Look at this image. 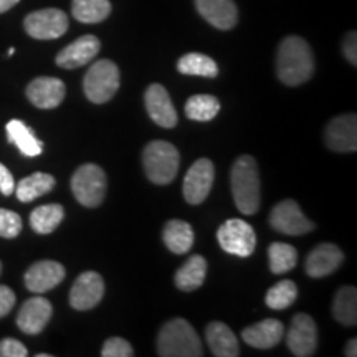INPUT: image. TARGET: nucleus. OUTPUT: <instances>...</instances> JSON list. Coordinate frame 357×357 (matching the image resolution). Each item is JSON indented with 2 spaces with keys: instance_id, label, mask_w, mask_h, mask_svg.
<instances>
[{
  "instance_id": "nucleus-23",
  "label": "nucleus",
  "mask_w": 357,
  "mask_h": 357,
  "mask_svg": "<svg viewBox=\"0 0 357 357\" xmlns=\"http://www.w3.org/2000/svg\"><path fill=\"white\" fill-rule=\"evenodd\" d=\"M7 136L8 141L12 144L19 147V151L26 158H35V155H40L43 151V142L37 139L32 129L20 119H12V121L7 123Z\"/></svg>"
},
{
  "instance_id": "nucleus-4",
  "label": "nucleus",
  "mask_w": 357,
  "mask_h": 357,
  "mask_svg": "<svg viewBox=\"0 0 357 357\" xmlns=\"http://www.w3.org/2000/svg\"><path fill=\"white\" fill-rule=\"evenodd\" d=\"M146 176L153 184L166 185L176 178L181 155L176 146L167 141H153L144 147L142 153Z\"/></svg>"
},
{
  "instance_id": "nucleus-16",
  "label": "nucleus",
  "mask_w": 357,
  "mask_h": 357,
  "mask_svg": "<svg viewBox=\"0 0 357 357\" xmlns=\"http://www.w3.org/2000/svg\"><path fill=\"white\" fill-rule=\"evenodd\" d=\"M65 83L58 78L40 77L26 86V98L40 109L58 108L65 100Z\"/></svg>"
},
{
  "instance_id": "nucleus-9",
  "label": "nucleus",
  "mask_w": 357,
  "mask_h": 357,
  "mask_svg": "<svg viewBox=\"0 0 357 357\" xmlns=\"http://www.w3.org/2000/svg\"><path fill=\"white\" fill-rule=\"evenodd\" d=\"M270 225L284 235H306L314 230V223L303 213L298 202L291 199L281 200L270 213Z\"/></svg>"
},
{
  "instance_id": "nucleus-22",
  "label": "nucleus",
  "mask_w": 357,
  "mask_h": 357,
  "mask_svg": "<svg viewBox=\"0 0 357 357\" xmlns=\"http://www.w3.org/2000/svg\"><path fill=\"white\" fill-rule=\"evenodd\" d=\"M205 339L211 347L212 354L217 357H236L240 356L238 339L225 323L213 321L205 329Z\"/></svg>"
},
{
  "instance_id": "nucleus-2",
  "label": "nucleus",
  "mask_w": 357,
  "mask_h": 357,
  "mask_svg": "<svg viewBox=\"0 0 357 357\" xmlns=\"http://www.w3.org/2000/svg\"><path fill=\"white\" fill-rule=\"evenodd\" d=\"M231 194L236 208L243 215H253L260 208V172L252 155H240L230 172Z\"/></svg>"
},
{
  "instance_id": "nucleus-42",
  "label": "nucleus",
  "mask_w": 357,
  "mask_h": 357,
  "mask_svg": "<svg viewBox=\"0 0 357 357\" xmlns=\"http://www.w3.org/2000/svg\"><path fill=\"white\" fill-rule=\"evenodd\" d=\"M13 53H15V48H10V50H8V56H12Z\"/></svg>"
},
{
  "instance_id": "nucleus-15",
  "label": "nucleus",
  "mask_w": 357,
  "mask_h": 357,
  "mask_svg": "<svg viewBox=\"0 0 357 357\" xmlns=\"http://www.w3.org/2000/svg\"><path fill=\"white\" fill-rule=\"evenodd\" d=\"M65 266L53 260L33 263L25 273V287L29 291L43 294L50 291L65 280Z\"/></svg>"
},
{
  "instance_id": "nucleus-8",
  "label": "nucleus",
  "mask_w": 357,
  "mask_h": 357,
  "mask_svg": "<svg viewBox=\"0 0 357 357\" xmlns=\"http://www.w3.org/2000/svg\"><path fill=\"white\" fill-rule=\"evenodd\" d=\"M68 15L60 8H43L29 13L24 20L25 32L37 40H55L68 30Z\"/></svg>"
},
{
  "instance_id": "nucleus-10",
  "label": "nucleus",
  "mask_w": 357,
  "mask_h": 357,
  "mask_svg": "<svg viewBox=\"0 0 357 357\" xmlns=\"http://www.w3.org/2000/svg\"><path fill=\"white\" fill-rule=\"evenodd\" d=\"M213 178H215V167L211 159H199L192 164L184 177V197L190 205L202 204L211 194Z\"/></svg>"
},
{
  "instance_id": "nucleus-28",
  "label": "nucleus",
  "mask_w": 357,
  "mask_h": 357,
  "mask_svg": "<svg viewBox=\"0 0 357 357\" xmlns=\"http://www.w3.org/2000/svg\"><path fill=\"white\" fill-rule=\"evenodd\" d=\"M65 217V211L60 204L40 205L30 213V227L40 235H48L60 225Z\"/></svg>"
},
{
  "instance_id": "nucleus-40",
  "label": "nucleus",
  "mask_w": 357,
  "mask_h": 357,
  "mask_svg": "<svg viewBox=\"0 0 357 357\" xmlns=\"http://www.w3.org/2000/svg\"><path fill=\"white\" fill-rule=\"evenodd\" d=\"M344 354H346L347 357H356V356H357V339H356V337H352L351 341L347 342Z\"/></svg>"
},
{
  "instance_id": "nucleus-33",
  "label": "nucleus",
  "mask_w": 357,
  "mask_h": 357,
  "mask_svg": "<svg viewBox=\"0 0 357 357\" xmlns=\"http://www.w3.org/2000/svg\"><path fill=\"white\" fill-rule=\"evenodd\" d=\"M298 298V287L291 280H283L280 283H276L275 287H271L266 293V306L271 307L275 311L287 310L296 301Z\"/></svg>"
},
{
  "instance_id": "nucleus-6",
  "label": "nucleus",
  "mask_w": 357,
  "mask_h": 357,
  "mask_svg": "<svg viewBox=\"0 0 357 357\" xmlns=\"http://www.w3.org/2000/svg\"><path fill=\"white\" fill-rule=\"evenodd\" d=\"M71 190L75 199L84 207H100L108 190L105 171L96 164H83L71 177Z\"/></svg>"
},
{
  "instance_id": "nucleus-5",
  "label": "nucleus",
  "mask_w": 357,
  "mask_h": 357,
  "mask_svg": "<svg viewBox=\"0 0 357 357\" xmlns=\"http://www.w3.org/2000/svg\"><path fill=\"white\" fill-rule=\"evenodd\" d=\"M119 83H121V75L118 65L111 60H98L84 75L83 91L89 101L102 105L113 100L119 89Z\"/></svg>"
},
{
  "instance_id": "nucleus-21",
  "label": "nucleus",
  "mask_w": 357,
  "mask_h": 357,
  "mask_svg": "<svg viewBox=\"0 0 357 357\" xmlns=\"http://www.w3.org/2000/svg\"><path fill=\"white\" fill-rule=\"evenodd\" d=\"M284 336V326L278 319H263L260 323L248 326L242 331L243 341L257 349H271Z\"/></svg>"
},
{
  "instance_id": "nucleus-31",
  "label": "nucleus",
  "mask_w": 357,
  "mask_h": 357,
  "mask_svg": "<svg viewBox=\"0 0 357 357\" xmlns=\"http://www.w3.org/2000/svg\"><path fill=\"white\" fill-rule=\"evenodd\" d=\"M220 111V101L212 95L190 96L185 102V116L192 121H212Z\"/></svg>"
},
{
  "instance_id": "nucleus-44",
  "label": "nucleus",
  "mask_w": 357,
  "mask_h": 357,
  "mask_svg": "<svg viewBox=\"0 0 357 357\" xmlns=\"http://www.w3.org/2000/svg\"><path fill=\"white\" fill-rule=\"evenodd\" d=\"M0 273H2V261H0Z\"/></svg>"
},
{
  "instance_id": "nucleus-36",
  "label": "nucleus",
  "mask_w": 357,
  "mask_h": 357,
  "mask_svg": "<svg viewBox=\"0 0 357 357\" xmlns=\"http://www.w3.org/2000/svg\"><path fill=\"white\" fill-rule=\"evenodd\" d=\"M29 356L26 347L20 341L6 337L0 341V357H25Z\"/></svg>"
},
{
  "instance_id": "nucleus-30",
  "label": "nucleus",
  "mask_w": 357,
  "mask_h": 357,
  "mask_svg": "<svg viewBox=\"0 0 357 357\" xmlns=\"http://www.w3.org/2000/svg\"><path fill=\"white\" fill-rule=\"evenodd\" d=\"M177 70L178 73L192 75V77L215 78L218 75L215 61L204 53H187L177 61Z\"/></svg>"
},
{
  "instance_id": "nucleus-19",
  "label": "nucleus",
  "mask_w": 357,
  "mask_h": 357,
  "mask_svg": "<svg viewBox=\"0 0 357 357\" xmlns=\"http://www.w3.org/2000/svg\"><path fill=\"white\" fill-rule=\"evenodd\" d=\"M344 261V253L334 243H321L306 258V273L311 278H323L334 273Z\"/></svg>"
},
{
  "instance_id": "nucleus-26",
  "label": "nucleus",
  "mask_w": 357,
  "mask_h": 357,
  "mask_svg": "<svg viewBox=\"0 0 357 357\" xmlns=\"http://www.w3.org/2000/svg\"><path fill=\"white\" fill-rule=\"evenodd\" d=\"M55 184H56L55 177L50 176V174L35 172V174H32V176L22 178V181L19 182V185H17V189H15L17 199L24 204L33 202L35 199L42 197V195L48 194V192L53 190Z\"/></svg>"
},
{
  "instance_id": "nucleus-24",
  "label": "nucleus",
  "mask_w": 357,
  "mask_h": 357,
  "mask_svg": "<svg viewBox=\"0 0 357 357\" xmlns=\"http://www.w3.org/2000/svg\"><path fill=\"white\" fill-rule=\"evenodd\" d=\"M207 276V261L204 257L192 255L176 273V287L182 291H195L204 284Z\"/></svg>"
},
{
  "instance_id": "nucleus-12",
  "label": "nucleus",
  "mask_w": 357,
  "mask_h": 357,
  "mask_svg": "<svg viewBox=\"0 0 357 357\" xmlns=\"http://www.w3.org/2000/svg\"><path fill=\"white\" fill-rule=\"evenodd\" d=\"M105 296V281L96 271H84L70 289V306L77 311H88L98 306Z\"/></svg>"
},
{
  "instance_id": "nucleus-34",
  "label": "nucleus",
  "mask_w": 357,
  "mask_h": 357,
  "mask_svg": "<svg viewBox=\"0 0 357 357\" xmlns=\"http://www.w3.org/2000/svg\"><path fill=\"white\" fill-rule=\"evenodd\" d=\"M22 231V218L19 213L0 208V236L2 238H15Z\"/></svg>"
},
{
  "instance_id": "nucleus-38",
  "label": "nucleus",
  "mask_w": 357,
  "mask_h": 357,
  "mask_svg": "<svg viewBox=\"0 0 357 357\" xmlns=\"http://www.w3.org/2000/svg\"><path fill=\"white\" fill-rule=\"evenodd\" d=\"M342 52L347 58L351 65H357V38H356V32H349L346 35L344 43H342Z\"/></svg>"
},
{
  "instance_id": "nucleus-20",
  "label": "nucleus",
  "mask_w": 357,
  "mask_h": 357,
  "mask_svg": "<svg viewBox=\"0 0 357 357\" xmlns=\"http://www.w3.org/2000/svg\"><path fill=\"white\" fill-rule=\"evenodd\" d=\"M195 7L218 30H231L238 22V8L234 0H195Z\"/></svg>"
},
{
  "instance_id": "nucleus-25",
  "label": "nucleus",
  "mask_w": 357,
  "mask_h": 357,
  "mask_svg": "<svg viewBox=\"0 0 357 357\" xmlns=\"http://www.w3.org/2000/svg\"><path fill=\"white\" fill-rule=\"evenodd\" d=\"M162 238L166 247L176 255H185L194 245L195 235L189 223L184 220H171L166 223L162 231Z\"/></svg>"
},
{
  "instance_id": "nucleus-29",
  "label": "nucleus",
  "mask_w": 357,
  "mask_h": 357,
  "mask_svg": "<svg viewBox=\"0 0 357 357\" xmlns=\"http://www.w3.org/2000/svg\"><path fill=\"white\" fill-rule=\"evenodd\" d=\"M73 17L82 24H100L111 13L109 0H73Z\"/></svg>"
},
{
  "instance_id": "nucleus-17",
  "label": "nucleus",
  "mask_w": 357,
  "mask_h": 357,
  "mask_svg": "<svg viewBox=\"0 0 357 357\" xmlns=\"http://www.w3.org/2000/svg\"><path fill=\"white\" fill-rule=\"evenodd\" d=\"M101 50V43L95 35H83L56 55V65L65 70H75L84 66Z\"/></svg>"
},
{
  "instance_id": "nucleus-11",
  "label": "nucleus",
  "mask_w": 357,
  "mask_h": 357,
  "mask_svg": "<svg viewBox=\"0 0 357 357\" xmlns=\"http://www.w3.org/2000/svg\"><path fill=\"white\" fill-rule=\"evenodd\" d=\"M287 344L289 351L298 357H310L318 349V328L311 316L300 312L291 319L287 334Z\"/></svg>"
},
{
  "instance_id": "nucleus-41",
  "label": "nucleus",
  "mask_w": 357,
  "mask_h": 357,
  "mask_svg": "<svg viewBox=\"0 0 357 357\" xmlns=\"http://www.w3.org/2000/svg\"><path fill=\"white\" fill-rule=\"evenodd\" d=\"M20 0H0V13L10 10L12 7H15Z\"/></svg>"
},
{
  "instance_id": "nucleus-3",
  "label": "nucleus",
  "mask_w": 357,
  "mask_h": 357,
  "mask_svg": "<svg viewBox=\"0 0 357 357\" xmlns=\"http://www.w3.org/2000/svg\"><path fill=\"white\" fill-rule=\"evenodd\" d=\"M158 354L160 357H200L204 354L202 341L189 321L171 319L159 331Z\"/></svg>"
},
{
  "instance_id": "nucleus-1",
  "label": "nucleus",
  "mask_w": 357,
  "mask_h": 357,
  "mask_svg": "<svg viewBox=\"0 0 357 357\" xmlns=\"http://www.w3.org/2000/svg\"><path fill=\"white\" fill-rule=\"evenodd\" d=\"M276 73L287 86H298L306 83L314 73V56L305 38L287 37L280 43L276 55Z\"/></svg>"
},
{
  "instance_id": "nucleus-39",
  "label": "nucleus",
  "mask_w": 357,
  "mask_h": 357,
  "mask_svg": "<svg viewBox=\"0 0 357 357\" xmlns=\"http://www.w3.org/2000/svg\"><path fill=\"white\" fill-rule=\"evenodd\" d=\"M0 192H2L6 197H8L12 192H15V181H13V176L2 162H0Z\"/></svg>"
},
{
  "instance_id": "nucleus-13",
  "label": "nucleus",
  "mask_w": 357,
  "mask_h": 357,
  "mask_svg": "<svg viewBox=\"0 0 357 357\" xmlns=\"http://www.w3.org/2000/svg\"><path fill=\"white\" fill-rule=\"evenodd\" d=\"M326 144L336 153H354L357 149V116L347 113L329 121L324 132Z\"/></svg>"
},
{
  "instance_id": "nucleus-32",
  "label": "nucleus",
  "mask_w": 357,
  "mask_h": 357,
  "mask_svg": "<svg viewBox=\"0 0 357 357\" xmlns=\"http://www.w3.org/2000/svg\"><path fill=\"white\" fill-rule=\"evenodd\" d=\"M268 258H270V270L275 275H283L291 271L298 263L296 248L289 243L275 242L268 248Z\"/></svg>"
},
{
  "instance_id": "nucleus-14",
  "label": "nucleus",
  "mask_w": 357,
  "mask_h": 357,
  "mask_svg": "<svg viewBox=\"0 0 357 357\" xmlns=\"http://www.w3.org/2000/svg\"><path fill=\"white\" fill-rule=\"evenodd\" d=\"M146 109L149 118L160 128L171 129L177 124V111L169 96L167 89L162 84L154 83L147 86L144 95Z\"/></svg>"
},
{
  "instance_id": "nucleus-37",
  "label": "nucleus",
  "mask_w": 357,
  "mask_h": 357,
  "mask_svg": "<svg viewBox=\"0 0 357 357\" xmlns=\"http://www.w3.org/2000/svg\"><path fill=\"white\" fill-rule=\"evenodd\" d=\"M15 293L12 288L6 287V284H0V318L7 316L12 311V307L15 306Z\"/></svg>"
},
{
  "instance_id": "nucleus-18",
  "label": "nucleus",
  "mask_w": 357,
  "mask_h": 357,
  "mask_svg": "<svg viewBox=\"0 0 357 357\" xmlns=\"http://www.w3.org/2000/svg\"><path fill=\"white\" fill-rule=\"evenodd\" d=\"M52 312L53 306L47 298H30L20 307L19 316H17V326H19L22 333L35 336V334L43 331L45 326L48 324V321L52 318Z\"/></svg>"
},
{
  "instance_id": "nucleus-7",
  "label": "nucleus",
  "mask_w": 357,
  "mask_h": 357,
  "mask_svg": "<svg viewBox=\"0 0 357 357\" xmlns=\"http://www.w3.org/2000/svg\"><path fill=\"white\" fill-rule=\"evenodd\" d=\"M217 240L227 253L247 258L255 252L257 235L248 222L230 218L217 230Z\"/></svg>"
},
{
  "instance_id": "nucleus-27",
  "label": "nucleus",
  "mask_w": 357,
  "mask_h": 357,
  "mask_svg": "<svg viewBox=\"0 0 357 357\" xmlns=\"http://www.w3.org/2000/svg\"><path fill=\"white\" fill-rule=\"evenodd\" d=\"M333 316L342 326H356L357 323V289L342 287L334 296Z\"/></svg>"
},
{
  "instance_id": "nucleus-35",
  "label": "nucleus",
  "mask_w": 357,
  "mask_h": 357,
  "mask_svg": "<svg viewBox=\"0 0 357 357\" xmlns=\"http://www.w3.org/2000/svg\"><path fill=\"white\" fill-rule=\"evenodd\" d=\"M102 357H132L134 351L132 346L129 344L126 339L123 337H109L102 344L101 349Z\"/></svg>"
},
{
  "instance_id": "nucleus-43",
  "label": "nucleus",
  "mask_w": 357,
  "mask_h": 357,
  "mask_svg": "<svg viewBox=\"0 0 357 357\" xmlns=\"http://www.w3.org/2000/svg\"><path fill=\"white\" fill-rule=\"evenodd\" d=\"M37 357H50V354H38Z\"/></svg>"
}]
</instances>
